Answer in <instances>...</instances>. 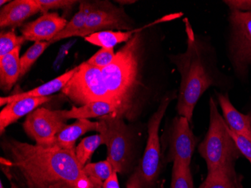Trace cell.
Listing matches in <instances>:
<instances>
[{
	"label": "cell",
	"mask_w": 251,
	"mask_h": 188,
	"mask_svg": "<svg viewBox=\"0 0 251 188\" xmlns=\"http://www.w3.org/2000/svg\"><path fill=\"white\" fill-rule=\"evenodd\" d=\"M4 173L21 188H97L87 179L75 150L45 147L12 138L1 142Z\"/></svg>",
	"instance_id": "cell-1"
},
{
	"label": "cell",
	"mask_w": 251,
	"mask_h": 188,
	"mask_svg": "<svg viewBox=\"0 0 251 188\" xmlns=\"http://www.w3.org/2000/svg\"><path fill=\"white\" fill-rule=\"evenodd\" d=\"M152 24L139 28L118 50L114 61L101 69L116 116L129 122L139 119L153 95V87L147 79L148 50L145 32Z\"/></svg>",
	"instance_id": "cell-2"
},
{
	"label": "cell",
	"mask_w": 251,
	"mask_h": 188,
	"mask_svg": "<svg viewBox=\"0 0 251 188\" xmlns=\"http://www.w3.org/2000/svg\"><path fill=\"white\" fill-rule=\"evenodd\" d=\"M184 23L187 49L183 53L169 55V59L180 75L177 114L187 117L191 124L196 106L205 91L211 87L221 92L228 90L231 81L218 67V55L210 38L196 34L188 18Z\"/></svg>",
	"instance_id": "cell-3"
},
{
	"label": "cell",
	"mask_w": 251,
	"mask_h": 188,
	"mask_svg": "<svg viewBox=\"0 0 251 188\" xmlns=\"http://www.w3.org/2000/svg\"><path fill=\"white\" fill-rule=\"evenodd\" d=\"M209 127L198 151L206 162L208 174H221L238 183L242 179L235 171V162L242 154L228 131L213 97L209 101Z\"/></svg>",
	"instance_id": "cell-4"
},
{
	"label": "cell",
	"mask_w": 251,
	"mask_h": 188,
	"mask_svg": "<svg viewBox=\"0 0 251 188\" xmlns=\"http://www.w3.org/2000/svg\"><path fill=\"white\" fill-rule=\"evenodd\" d=\"M177 97L176 90L166 93L157 109L148 121V140L143 157L127 182V185L134 188H153L157 182L162 168L159 127L171 102Z\"/></svg>",
	"instance_id": "cell-5"
},
{
	"label": "cell",
	"mask_w": 251,
	"mask_h": 188,
	"mask_svg": "<svg viewBox=\"0 0 251 188\" xmlns=\"http://www.w3.org/2000/svg\"><path fill=\"white\" fill-rule=\"evenodd\" d=\"M228 24L227 57L235 76L246 82L251 66V11H230Z\"/></svg>",
	"instance_id": "cell-6"
},
{
	"label": "cell",
	"mask_w": 251,
	"mask_h": 188,
	"mask_svg": "<svg viewBox=\"0 0 251 188\" xmlns=\"http://www.w3.org/2000/svg\"><path fill=\"white\" fill-rule=\"evenodd\" d=\"M62 93L80 107L95 102L112 104L101 69L91 66L87 62L77 66L75 73L63 87Z\"/></svg>",
	"instance_id": "cell-7"
},
{
	"label": "cell",
	"mask_w": 251,
	"mask_h": 188,
	"mask_svg": "<svg viewBox=\"0 0 251 188\" xmlns=\"http://www.w3.org/2000/svg\"><path fill=\"white\" fill-rule=\"evenodd\" d=\"M105 121L106 129L107 160L113 169L125 175L130 172L133 162L134 141L132 128L125 120L116 115L100 117Z\"/></svg>",
	"instance_id": "cell-8"
},
{
	"label": "cell",
	"mask_w": 251,
	"mask_h": 188,
	"mask_svg": "<svg viewBox=\"0 0 251 188\" xmlns=\"http://www.w3.org/2000/svg\"><path fill=\"white\" fill-rule=\"evenodd\" d=\"M135 22L122 6H117L109 1L94 2L84 27L75 36L86 38L102 31L133 30Z\"/></svg>",
	"instance_id": "cell-9"
},
{
	"label": "cell",
	"mask_w": 251,
	"mask_h": 188,
	"mask_svg": "<svg viewBox=\"0 0 251 188\" xmlns=\"http://www.w3.org/2000/svg\"><path fill=\"white\" fill-rule=\"evenodd\" d=\"M62 110L38 108L26 116L23 128L36 145L54 146L56 135L66 125Z\"/></svg>",
	"instance_id": "cell-10"
},
{
	"label": "cell",
	"mask_w": 251,
	"mask_h": 188,
	"mask_svg": "<svg viewBox=\"0 0 251 188\" xmlns=\"http://www.w3.org/2000/svg\"><path fill=\"white\" fill-rule=\"evenodd\" d=\"M168 144V162L178 160L190 166L197 138L193 134L187 117L178 115L173 119L169 128Z\"/></svg>",
	"instance_id": "cell-11"
},
{
	"label": "cell",
	"mask_w": 251,
	"mask_h": 188,
	"mask_svg": "<svg viewBox=\"0 0 251 188\" xmlns=\"http://www.w3.org/2000/svg\"><path fill=\"white\" fill-rule=\"evenodd\" d=\"M67 24V20L58 13L48 12L42 14L35 21L23 25L21 32L26 41L50 42L66 27Z\"/></svg>",
	"instance_id": "cell-12"
},
{
	"label": "cell",
	"mask_w": 251,
	"mask_h": 188,
	"mask_svg": "<svg viewBox=\"0 0 251 188\" xmlns=\"http://www.w3.org/2000/svg\"><path fill=\"white\" fill-rule=\"evenodd\" d=\"M41 12L37 0L10 1L0 9V28H15L23 26L30 17Z\"/></svg>",
	"instance_id": "cell-13"
},
{
	"label": "cell",
	"mask_w": 251,
	"mask_h": 188,
	"mask_svg": "<svg viewBox=\"0 0 251 188\" xmlns=\"http://www.w3.org/2000/svg\"><path fill=\"white\" fill-rule=\"evenodd\" d=\"M105 128V122L100 118L99 121H90L89 119L76 120L73 124H66L56 135L55 145L66 150H75L76 141L79 137L91 131L99 134Z\"/></svg>",
	"instance_id": "cell-14"
},
{
	"label": "cell",
	"mask_w": 251,
	"mask_h": 188,
	"mask_svg": "<svg viewBox=\"0 0 251 188\" xmlns=\"http://www.w3.org/2000/svg\"><path fill=\"white\" fill-rule=\"evenodd\" d=\"M51 97H32L23 99L6 105L0 112V134L5 132V129L16 122L21 117L28 115L38 107L51 100Z\"/></svg>",
	"instance_id": "cell-15"
},
{
	"label": "cell",
	"mask_w": 251,
	"mask_h": 188,
	"mask_svg": "<svg viewBox=\"0 0 251 188\" xmlns=\"http://www.w3.org/2000/svg\"><path fill=\"white\" fill-rule=\"evenodd\" d=\"M215 94L222 109L223 117L229 130L251 139V125L249 116L239 112L234 107L229 100L228 93H223V92L215 90Z\"/></svg>",
	"instance_id": "cell-16"
},
{
	"label": "cell",
	"mask_w": 251,
	"mask_h": 188,
	"mask_svg": "<svg viewBox=\"0 0 251 188\" xmlns=\"http://www.w3.org/2000/svg\"><path fill=\"white\" fill-rule=\"evenodd\" d=\"M77 66L70 69L69 71L62 74L58 77L55 78L53 80L45 83L39 87H35L29 91L24 92V93L14 94V95L8 96V97H1L0 98V106L2 107L4 105L9 104L13 102L18 101L23 99L32 98V97H48L53 93L58 92L59 90H63V87L67 84V82L70 80L73 75L75 73Z\"/></svg>",
	"instance_id": "cell-17"
},
{
	"label": "cell",
	"mask_w": 251,
	"mask_h": 188,
	"mask_svg": "<svg viewBox=\"0 0 251 188\" xmlns=\"http://www.w3.org/2000/svg\"><path fill=\"white\" fill-rule=\"evenodd\" d=\"M21 47L0 57V87L8 92L20 79L21 75Z\"/></svg>",
	"instance_id": "cell-18"
},
{
	"label": "cell",
	"mask_w": 251,
	"mask_h": 188,
	"mask_svg": "<svg viewBox=\"0 0 251 188\" xmlns=\"http://www.w3.org/2000/svg\"><path fill=\"white\" fill-rule=\"evenodd\" d=\"M66 121L70 119H90L108 115H116V108L112 104L105 102H95L81 107H73L70 110H62Z\"/></svg>",
	"instance_id": "cell-19"
},
{
	"label": "cell",
	"mask_w": 251,
	"mask_h": 188,
	"mask_svg": "<svg viewBox=\"0 0 251 188\" xmlns=\"http://www.w3.org/2000/svg\"><path fill=\"white\" fill-rule=\"evenodd\" d=\"M139 30V28L131 31H102L96 32L84 38L89 43L101 47V49H114L119 44L126 43Z\"/></svg>",
	"instance_id": "cell-20"
},
{
	"label": "cell",
	"mask_w": 251,
	"mask_h": 188,
	"mask_svg": "<svg viewBox=\"0 0 251 188\" xmlns=\"http://www.w3.org/2000/svg\"><path fill=\"white\" fill-rule=\"evenodd\" d=\"M93 5H94V2H87V1L80 2L78 11L73 16L71 21L68 22L66 27L53 40L49 42V45H53L55 42L63 39L75 36L76 34L80 32L85 26L87 17L92 10Z\"/></svg>",
	"instance_id": "cell-21"
},
{
	"label": "cell",
	"mask_w": 251,
	"mask_h": 188,
	"mask_svg": "<svg viewBox=\"0 0 251 188\" xmlns=\"http://www.w3.org/2000/svg\"><path fill=\"white\" fill-rule=\"evenodd\" d=\"M106 135L96 134L85 137L81 140L75 148V156L79 163L84 168L87 163H90L96 150L101 145H106Z\"/></svg>",
	"instance_id": "cell-22"
},
{
	"label": "cell",
	"mask_w": 251,
	"mask_h": 188,
	"mask_svg": "<svg viewBox=\"0 0 251 188\" xmlns=\"http://www.w3.org/2000/svg\"><path fill=\"white\" fill-rule=\"evenodd\" d=\"M87 179L97 188H102L104 182L114 172L111 162L105 160L97 162H90L83 168Z\"/></svg>",
	"instance_id": "cell-23"
},
{
	"label": "cell",
	"mask_w": 251,
	"mask_h": 188,
	"mask_svg": "<svg viewBox=\"0 0 251 188\" xmlns=\"http://www.w3.org/2000/svg\"><path fill=\"white\" fill-rule=\"evenodd\" d=\"M171 188H195L190 166L178 160L173 161Z\"/></svg>",
	"instance_id": "cell-24"
},
{
	"label": "cell",
	"mask_w": 251,
	"mask_h": 188,
	"mask_svg": "<svg viewBox=\"0 0 251 188\" xmlns=\"http://www.w3.org/2000/svg\"><path fill=\"white\" fill-rule=\"evenodd\" d=\"M49 42H38L27 49L25 54L21 57V75L20 78H22L27 73L34 63L44 53L45 49L49 46Z\"/></svg>",
	"instance_id": "cell-25"
},
{
	"label": "cell",
	"mask_w": 251,
	"mask_h": 188,
	"mask_svg": "<svg viewBox=\"0 0 251 188\" xmlns=\"http://www.w3.org/2000/svg\"><path fill=\"white\" fill-rule=\"evenodd\" d=\"M26 39L21 35L18 36L15 31H2L0 33V57L13 52L18 47L22 46Z\"/></svg>",
	"instance_id": "cell-26"
},
{
	"label": "cell",
	"mask_w": 251,
	"mask_h": 188,
	"mask_svg": "<svg viewBox=\"0 0 251 188\" xmlns=\"http://www.w3.org/2000/svg\"><path fill=\"white\" fill-rule=\"evenodd\" d=\"M199 188H243V186L221 174H208Z\"/></svg>",
	"instance_id": "cell-27"
},
{
	"label": "cell",
	"mask_w": 251,
	"mask_h": 188,
	"mask_svg": "<svg viewBox=\"0 0 251 188\" xmlns=\"http://www.w3.org/2000/svg\"><path fill=\"white\" fill-rule=\"evenodd\" d=\"M115 56L116 53L114 49H101L86 62L101 69L109 66L115 60Z\"/></svg>",
	"instance_id": "cell-28"
},
{
	"label": "cell",
	"mask_w": 251,
	"mask_h": 188,
	"mask_svg": "<svg viewBox=\"0 0 251 188\" xmlns=\"http://www.w3.org/2000/svg\"><path fill=\"white\" fill-rule=\"evenodd\" d=\"M42 14L48 13L50 10L62 9L67 13L77 3L76 0H37Z\"/></svg>",
	"instance_id": "cell-29"
},
{
	"label": "cell",
	"mask_w": 251,
	"mask_h": 188,
	"mask_svg": "<svg viewBox=\"0 0 251 188\" xmlns=\"http://www.w3.org/2000/svg\"><path fill=\"white\" fill-rule=\"evenodd\" d=\"M228 131H229L231 137L234 140V142H235V145H236L237 148L240 151L241 154L244 155L251 164V138H248V137L245 136V135H239V134L232 132V131L229 130V127H228Z\"/></svg>",
	"instance_id": "cell-30"
},
{
	"label": "cell",
	"mask_w": 251,
	"mask_h": 188,
	"mask_svg": "<svg viewBox=\"0 0 251 188\" xmlns=\"http://www.w3.org/2000/svg\"><path fill=\"white\" fill-rule=\"evenodd\" d=\"M224 2L229 7L230 11H251V0H224Z\"/></svg>",
	"instance_id": "cell-31"
},
{
	"label": "cell",
	"mask_w": 251,
	"mask_h": 188,
	"mask_svg": "<svg viewBox=\"0 0 251 188\" xmlns=\"http://www.w3.org/2000/svg\"><path fill=\"white\" fill-rule=\"evenodd\" d=\"M118 172L114 171L111 176L104 182L102 188H121L118 181Z\"/></svg>",
	"instance_id": "cell-32"
},
{
	"label": "cell",
	"mask_w": 251,
	"mask_h": 188,
	"mask_svg": "<svg viewBox=\"0 0 251 188\" xmlns=\"http://www.w3.org/2000/svg\"><path fill=\"white\" fill-rule=\"evenodd\" d=\"M115 2L119 4V5H126L135 3L136 1H134V0H118V1H115Z\"/></svg>",
	"instance_id": "cell-33"
},
{
	"label": "cell",
	"mask_w": 251,
	"mask_h": 188,
	"mask_svg": "<svg viewBox=\"0 0 251 188\" xmlns=\"http://www.w3.org/2000/svg\"><path fill=\"white\" fill-rule=\"evenodd\" d=\"M0 188H5L3 187V185H2V182L0 184ZM10 188H19V187H18V185L13 182V181H11V187H10Z\"/></svg>",
	"instance_id": "cell-34"
},
{
	"label": "cell",
	"mask_w": 251,
	"mask_h": 188,
	"mask_svg": "<svg viewBox=\"0 0 251 188\" xmlns=\"http://www.w3.org/2000/svg\"><path fill=\"white\" fill-rule=\"evenodd\" d=\"M6 2H10V1H7V0H5V1H4V0H1V1H0V5H1V8H2V5H3L4 4L6 3Z\"/></svg>",
	"instance_id": "cell-35"
},
{
	"label": "cell",
	"mask_w": 251,
	"mask_h": 188,
	"mask_svg": "<svg viewBox=\"0 0 251 188\" xmlns=\"http://www.w3.org/2000/svg\"><path fill=\"white\" fill-rule=\"evenodd\" d=\"M248 115L249 116L250 122H251V111H250L249 114H248Z\"/></svg>",
	"instance_id": "cell-36"
},
{
	"label": "cell",
	"mask_w": 251,
	"mask_h": 188,
	"mask_svg": "<svg viewBox=\"0 0 251 188\" xmlns=\"http://www.w3.org/2000/svg\"><path fill=\"white\" fill-rule=\"evenodd\" d=\"M126 188H133V187L131 186V185H127V184H126Z\"/></svg>",
	"instance_id": "cell-37"
}]
</instances>
